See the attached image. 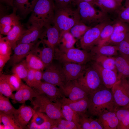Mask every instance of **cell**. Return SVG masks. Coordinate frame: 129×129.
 Returning a JSON list of instances; mask_svg holds the SVG:
<instances>
[{
    "mask_svg": "<svg viewBox=\"0 0 129 129\" xmlns=\"http://www.w3.org/2000/svg\"><path fill=\"white\" fill-rule=\"evenodd\" d=\"M16 110L11 104L9 98L0 94V113L13 115Z\"/></svg>",
    "mask_w": 129,
    "mask_h": 129,
    "instance_id": "35",
    "label": "cell"
},
{
    "mask_svg": "<svg viewBox=\"0 0 129 129\" xmlns=\"http://www.w3.org/2000/svg\"><path fill=\"white\" fill-rule=\"evenodd\" d=\"M54 25L59 30L60 33L69 31L76 24L81 22L77 9H74L71 4L60 6L55 5Z\"/></svg>",
    "mask_w": 129,
    "mask_h": 129,
    "instance_id": "3",
    "label": "cell"
},
{
    "mask_svg": "<svg viewBox=\"0 0 129 129\" xmlns=\"http://www.w3.org/2000/svg\"><path fill=\"white\" fill-rule=\"evenodd\" d=\"M117 12L118 20L129 23V0H125L124 5Z\"/></svg>",
    "mask_w": 129,
    "mask_h": 129,
    "instance_id": "41",
    "label": "cell"
},
{
    "mask_svg": "<svg viewBox=\"0 0 129 129\" xmlns=\"http://www.w3.org/2000/svg\"><path fill=\"white\" fill-rule=\"evenodd\" d=\"M59 102L68 105L78 113H85L87 112L89 100L88 97L76 101H72L64 96Z\"/></svg>",
    "mask_w": 129,
    "mask_h": 129,
    "instance_id": "25",
    "label": "cell"
},
{
    "mask_svg": "<svg viewBox=\"0 0 129 129\" xmlns=\"http://www.w3.org/2000/svg\"><path fill=\"white\" fill-rule=\"evenodd\" d=\"M33 87L37 89L40 94L45 95L51 101L55 103L64 96L59 88L44 81H41L36 84Z\"/></svg>",
    "mask_w": 129,
    "mask_h": 129,
    "instance_id": "11",
    "label": "cell"
},
{
    "mask_svg": "<svg viewBox=\"0 0 129 129\" xmlns=\"http://www.w3.org/2000/svg\"><path fill=\"white\" fill-rule=\"evenodd\" d=\"M17 10V9L14 7L11 13L0 18V34L7 35L14 26L20 23V18L16 14Z\"/></svg>",
    "mask_w": 129,
    "mask_h": 129,
    "instance_id": "20",
    "label": "cell"
},
{
    "mask_svg": "<svg viewBox=\"0 0 129 129\" xmlns=\"http://www.w3.org/2000/svg\"><path fill=\"white\" fill-rule=\"evenodd\" d=\"M114 26V24L108 23L104 27L100 33L97 45L104 44L108 40L113 32Z\"/></svg>",
    "mask_w": 129,
    "mask_h": 129,
    "instance_id": "40",
    "label": "cell"
},
{
    "mask_svg": "<svg viewBox=\"0 0 129 129\" xmlns=\"http://www.w3.org/2000/svg\"><path fill=\"white\" fill-rule=\"evenodd\" d=\"M76 41L69 31L62 32L60 33L59 47L65 49L74 48Z\"/></svg>",
    "mask_w": 129,
    "mask_h": 129,
    "instance_id": "33",
    "label": "cell"
},
{
    "mask_svg": "<svg viewBox=\"0 0 129 129\" xmlns=\"http://www.w3.org/2000/svg\"><path fill=\"white\" fill-rule=\"evenodd\" d=\"M62 70L66 82L77 80L82 76L87 68L85 64L71 62L63 64Z\"/></svg>",
    "mask_w": 129,
    "mask_h": 129,
    "instance_id": "13",
    "label": "cell"
},
{
    "mask_svg": "<svg viewBox=\"0 0 129 129\" xmlns=\"http://www.w3.org/2000/svg\"><path fill=\"white\" fill-rule=\"evenodd\" d=\"M91 66L98 71L104 85L106 88L111 89L119 81L118 73L114 71L104 68L96 62Z\"/></svg>",
    "mask_w": 129,
    "mask_h": 129,
    "instance_id": "16",
    "label": "cell"
},
{
    "mask_svg": "<svg viewBox=\"0 0 129 129\" xmlns=\"http://www.w3.org/2000/svg\"><path fill=\"white\" fill-rule=\"evenodd\" d=\"M120 80L122 86L129 96V85L127 82L126 79H124Z\"/></svg>",
    "mask_w": 129,
    "mask_h": 129,
    "instance_id": "54",
    "label": "cell"
},
{
    "mask_svg": "<svg viewBox=\"0 0 129 129\" xmlns=\"http://www.w3.org/2000/svg\"><path fill=\"white\" fill-rule=\"evenodd\" d=\"M95 55L114 56L118 54V52L117 45L108 44L97 45L90 51Z\"/></svg>",
    "mask_w": 129,
    "mask_h": 129,
    "instance_id": "27",
    "label": "cell"
},
{
    "mask_svg": "<svg viewBox=\"0 0 129 129\" xmlns=\"http://www.w3.org/2000/svg\"></svg>",
    "mask_w": 129,
    "mask_h": 129,
    "instance_id": "59",
    "label": "cell"
},
{
    "mask_svg": "<svg viewBox=\"0 0 129 129\" xmlns=\"http://www.w3.org/2000/svg\"><path fill=\"white\" fill-rule=\"evenodd\" d=\"M77 80L90 95L106 88L98 71L92 66L87 67L83 75Z\"/></svg>",
    "mask_w": 129,
    "mask_h": 129,
    "instance_id": "7",
    "label": "cell"
},
{
    "mask_svg": "<svg viewBox=\"0 0 129 129\" xmlns=\"http://www.w3.org/2000/svg\"><path fill=\"white\" fill-rule=\"evenodd\" d=\"M59 88L65 97L72 101L88 97L90 95L79 84L77 80L68 81Z\"/></svg>",
    "mask_w": 129,
    "mask_h": 129,
    "instance_id": "10",
    "label": "cell"
},
{
    "mask_svg": "<svg viewBox=\"0 0 129 129\" xmlns=\"http://www.w3.org/2000/svg\"><path fill=\"white\" fill-rule=\"evenodd\" d=\"M36 111L45 113L50 118L54 119L63 118L59 102H53L45 95H38L31 102Z\"/></svg>",
    "mask_w": 129,
    "mask_h": 129,
    "instance_id": "6",
    "label": "cell"
},
{
    "mask_svg": "<svg viewBox=\"0 0 129 129\" xmlns=\"http://www.w3.org/2000/svg\"><path fill=\"white\" fill-rule=\"evenodd\" d=\"M14 0H0V1L8 5L14 7L13 2Z\"/></svg>",
    "mask_w": 129,
    "mask_h": 129,
    "instance_id": "56",
    "label": "cell"
},
{
    "mask_svg": "<svg viewBox=\"0 0 129 129\" xmlns=\"http://www.w3.org/2000/svg\"><path fill=\"white\" fill-rule=\"evenodd\" d=\"M77 5L81 22L86 25L92 27L108 21L107 14L102 11L97 10L90 3L82 2Z\"/></svg>",
    "mask_w": 129,
    "mask_h": 129,
    "instance_id": "5",
    "label": "cell"
},
{
    "mask_svg": "<svg viewBox=\"0 0 129 129\" xmlns=\"http://www.w3.org/2000/svg\"><path fill=\"white\" fill-rule=\"evenodd\" d=\"M119 54L115 56L119 80L129 78V56Z\"/></svg>",
    "mask_w": 129,
    "mask_h": 129,
    "instance_id": "23",
    "label": "cell"
},
{
    "mask_svg": "<svg viewBox=\"0 0 129 129\" xmlns=\"http://www.w3.org/2000/svg\"><path fill=\"white\" fill-rule=\"evenodd\" d=\"M10 57L0 55V73L1 72L5 64L9 60Z\"/></svg>",
    "mask_w": 129,
    "mask_h": 129,
    "instance_id": "53",
    "label": "cell"
},
{
    "mask_svg": "<svg viewBox=\"0 0 129 129\" xmlns=\"http://www.w3.org/2000/svg\"><path fill=\"white\" fill-rule=\"evenodd\" d=\"M95 56L91 52H89L75 47L65 49L56 47L54 49V58L62 64L71 62L85 64L94 59Z\"/></svg>",
    "mask_w": 129,
    "mask_h": 129,
    "instance_id": "4",
    "label": "cell"
},
{
    "mask_svg": "<svg viewBox=\"0 0 129 129\" xmlns=\"http://www.w3.org/2000/svg\"><path fill=\"white\" fill-rule=\"evenodd\" d=\"M29 70L25 60H24L13 66L12 71L13 74L25 81Z\"/></svg>",
    "mask_w": 129,
    "mask_h": 129,
    "instance_id": "36",
    "label": "cell"
},
{
    "mask_svg": "<svg viewBox=\"0 0 129 129\" xmlns=\"http://www.w3.org/2000/svg\"><path fill=\"white\" fill-rule=\"evenodd\" d=\"M54 7L53 0H32L30 7L32 13L28 22L30 25L43 27L53 24Z\"/></svg>",
    "mask_w": 129,
    "mask_h": 129,
    "instance_id": "1",
    "label": "cell"
},
{
    "mask_svg": "<svg viewBox=\"0 0 129 129\" xmlns=\"http://www.w3.org/2000/svg\"><path fill=\"white\" fill-rule=\"evenodd\" d=\"M116 45L119 54L129 56V33L123 40Z\"/></svg>",
    "mask_w": 129,
    "mask_h": 129,
    "instance_id": "44",
    "label": "cell"
},
{
    "mask_svg": "<svg viewBox=\"0 0 129 129\" xmlns=\"http://www.w3.org/2000/svg\"><path fill=\"white\" fill-rule=\"evenodd\" d=\"M103 126L104 129H117L118 120L116 110L104 112L97 118Z\"/></svg>",
    "mask_w": 129,
    "mask_h": 129,
    "instance_id": "24",
    "label": "cell"
},
{
    "mask_svg": "<svg viewBox=\"0 0 129 129\" xmlns=\"http://www.w3.org/2000/svg\"><path fill=\"white\" fill-rule=\"evenodd\" d=\"M94 5L98 6L101 11L106 14L117 12L122 6L115 0H96Z\"/></svg>",
    "mask_w": 129,
    "mask_h": 129,
    "instance_id": "28",
    "label": "cell"
},
{
    "mask_svg": "<svg viewBox=\"0 0 129 129\" xmlns=\"http://www.w3.org/2000/svg\"><path fill=\"white\" fill-rule=\"evenodd\" d=\"M91 27L80 22L73 26L69 31L75 38L80 39L86 32Z\"/></svg>",
    "mask_w": 129,
    "mask_h": 129,
    "instance_id": "38",
    "label": "cell"
},
{
    "mask_svg": "<svg viewBox=\"0 0 129 129\" xmlns=\"http://www.w3.org/2000/svg\"><path fill=\"white\" fill-rule=\"evenodd\" d=\"M50 118L47 115L44 114L43 113L36 111L33 116L31 122H34L37 125H40Z\"/></svg>",
    "mask_w": 129,
    "mask_h": 129,
    "instance_id": "47",
    "label": "cell"
},
{
    "mask_svg": "<svg viewBox=\"0 0 129 129\" xmlns=\"http://www.w3.org/2000/svg\"><path fill=\"white\" fill-rule=\"evenodd\" d=\"M6 76L13 91H17L23 84L21 79L15 74H13L11 75H6Z\"/></svg>",
    "mask_w": 129,
    "mask_h": 129,
    "instance_id": "42",
    "label": "cell"
},
{
    "mask_svg": "<svg viewBox=\"0 0 129 129\" xmlns=\"http://www.w3.org/2000/svg\"><path fill=\"white\" fill-rule=\"evenodd\" d=\"M27 29L23 28L20 22L14 26L6 36L3 37L8 42L13 49L17 45V43Z\"/></svg>",
    "mask_w": 129,
    "mask_h": 129,
    "instance_id": "26",
    "label": "cell"
},
{
    "mask_svg": "<svg viewBox=\"0 0 129 129\" xmlns=\"http://www.w3.org/2000/svg\"><path fill=\"white\" fill-rule=\"evenodd\" d=\"M127 82L128 84L129 85V78L128 79H126Z\"/></svg>",
    "mask_w": 129,
    "mask_h": 129,
    "instance_id": "58",
    "label": "cell"
},
{
    "mask_svg": "<svg viewBox=\"0 0 129 129\" xmlns=\"http://www.w3.org/2000/svg\"><path fill=\"white\" fill-rule=\"evenodd\" d=\"M35 70L29 69L25 80L27 85L33 87L35 84Z\"/></svg>",
    "mask_w": 129,
    "mask_h": 129,
    "instance_id": "49",
    "label": "cell"
},
{
    "mask_svg": "<svg viewBox=\"0 0 129 129\" xmlns=\"http://www.w3.org/2000/svg\"><path fill=\"white\" fill-rule=\"evenodd\" d=\"M41 41L35 44L31 51V53L38 56L44 64L45 67L52 62L54 58V49L44 46L41 49L38 46Z\"/></svg>",
    "mask_w": 129,
    "mask_h": 129,
    "instance_id": "22",
    "label": "cell"
},
{
    "mask_svg": "<svg viewBox=\"0 0 129 129\" xmlns=\"http://www.w3.org/2000/svg\"><path fill=\"white\" fill-rule=\"evenodd\" d=\"M43 74V72H42V70H35V84L34 86L41 81V80L42 79Z\"/></svg>",
    "mask_w": 129,
    "mask_h": 129,
    "instance_id": "52",
    "label": "cell"
},
{
    "mask_svg": "<svg viewBox=\"0 0 129 129\" xmlns=\"http://www.w3.org/2000/svg\"><path fill=\"white\" fill-rule=\"evenodd\" d=\"M108 23V21L104 22L92 27L88 29L80 39L81 48L88 51L97 45L102 30Z\"/></svg>",
    "mask_w": 129,
    "mask_h": 129,
    "instance_id": "8",
    "label": "cell"
},
{
    "mask_svg": "<svg viewBox=\"0 0 129 129\" xmlns=\"http://www.w3.org/2000/svg\"><path fill=\"white\" fill-rule=\"evenodd\" d=\"M119 4H122V1L124 0H115Z\"/></svg>",
    "mask_w": 129,
    "mask_h": 129,
    "instance_id": "57",
    "label": "cell"
},
{
    "mask_svg": "<svg viewBox=\"0 0 129 129\" xmlns=\"http://www.w3.org/2000/svg\"><path fill=\"white\" fill-rule=\"evenodd\" d=\"M12 49L9 43L5 40L0 34V55L11 57Z\"/></svg>",
    "mask_w": 129,
    "mask_h": 129,
    "instance_id": "45",
    "label": "cell"
},
{
    "mask_svg": "<svg viewBox=\"0 0 129 129\" xmlns=\"http://www.w3.org/2000/svg\"><path fill=\"white\" fill-rule=\"evenodd\" d=\"M45 28L42 36H46L47 39L41 41L47 46L54 49L59 44L60 36V31L54 25L53 26L49 25Z\"/></svg>",
    "mask_w": 129,
    "mask_h": 129,
    "instance_id": "21",
    "label": "cell"
},
{
    "mask_svg": "<svg viewBox=\"0 0 129 129\" xmlns=\"http://www.w3.org/2000/svg\"><path fill=\"white\" fill-rule=\"evenodd\" d=\"M96 0H74V2L77 5L79 3L82 2H87L94 5Z\"/></svg>",
    "mask_w": 129,
    "mask_h": 129,
    "instance_id": "55",
    "label": "cell"
},
{
    "mask_svg": "<svg viewBox=\"0 0 129 129\" xmlns=\"http://www.w3.org/2000/svg\"><path fill=\"white\" fill-rule=\"evenodd\" d=\"M116 112L118 120L117 129H129V108H118Z\"/></svg>",
    "mask_w": 129,
    "mask_h": 129,
    "instance_id": "29",
    "label": "cell"
},
{
    "mask_svg": "<svg viewBox=\"0 0 129 129\" xmlns=\"http://www.w3.org/2000/svg\"><path fill=\"white\" fill-rule=\"evenodd\" d=\"M113 100L117 108H129V96L118 81L111 89Z\"/></svg>",
    "mask_w": 129,
    "mask_h": 129,
    "instance_id": "14",
    "label": "cell"
},
{
    "mask_svg": "<svg viewBox=\"0 0 129 129\" xmlns=\"http://www.w3.org/2000/svg\"><path fill=\"white\" fill-rule=\"evenodd\" d=\"M80 116L79 124L82 129H91L89 117L85 113H78Z\"/></svg>",
    "mask_w": 129,
    "mask_h": 129,
    "instance_id": "48",
    "label": "cell"
},
{
    "mask_svg": "<svg viewBox=\"0 0 129 129\" xmlns=\"http://www.w3.org/2000/svg\"><path fill=\"white\" fill-rule=\"evenodd\" d=\"M114 25L112 35L104 44L117 45L123 40L129 33V25L126 23L118 20Z\"/></svg>",
    "mask_w": 129,
    "mask_h": 129,
    "instance_id": "12",
    "label": "cell"
},
{
    "mask_svg": "<svg viewBox=\"0 0 129 129\" xmlns=\"http://www.w3.org/2000/svg\"><path fill=\"white\" fill-rule=\"evenodd\" d=\"M43 72L42 79L48 82L59 87L66 82L63 73L62 66L52 62L46 67Z\"/></svg>",
    "mask_w": 129,
    "mask_h": 129,
    "instance_id": "9",
    "label": "cell"
},
{
    "mask_svg": "<svg viewBox=\"0 0 129 129\" xmlns=\"http://www.w3.org/2000/svg\"><path fill=\"white\" fill-rule=\"evenodd\" d=\"M30 25L17 41V45L20 43L29 44L35 42L38 39L41 38L44 27L36 25Z\"/></svg>",
    "mask_w": 129,
    "mask_h": 129,
    "instance_id": "19",
    "label": "cell"
},
{
    "mask_svg": "<svg viewBox=\"0 0 129 129\" xmlns=\"http://www.w3.org/2000/svg\"><path fill=\"white\" fill-rule=\"evenodd\" d=\"M55 119L50 118L42 124L38 125L31 122L28 126V129H49L55 124Z\"/></svg>",
    "mask_w": 129,
    "mask_h": 129,
    "instance_id": "46",
    "label": "cell"
},
{
    "mask_svg": "<svg viewBox=\"0 0 129 129\" xmlns=\"http://www.w3.org/2000/svg\"><path fill=\"white\" fill-rule=\"evenodd\" d=\"M60 103L61 104V111L63 118L67 120L73 122L77 125L79 129H81L79 124L80 116L78 113L72 109L68 105Z\"/></svg>",
    "mask_w": 129,
    "mask_h": 129,
    "instance_id": "30",
    "label": "cell"
},
{
    "mask_svg": "<svg viewBox=\"0 0 129 129\" xmlns=\"http://www.w3.org/2000/svg\"><path fill=\"white\" fill-rule=\"evenodd\" d=\"M35 112L31 107L23 104L17 109L13 115L16 122L23 129L26 127Z\"/></svg>",
    "mask_w": 129,
    "mask_h": 129,
    "instance_id": "18",
    "label": "cell"
},
{
    "mask_svg": "<svg viewBox=\"0 0 129 129\" xmlns=\"http://www.w3.org/2000/svg\"><path fill=\"white\" fill-rule=\"evenodd\" d=\"M89 97L87 112L91 116L98 117L104 112L117 108L111 89L104 88L90 94Z\"/></svg>",
    "mask_w": 129,
    "mask_h": 129,
    "instance_id": "2",
    "label": "cell"
},
{
    "mask_svg": "<svg viewBox=\"0 0 129 129\" xmlns=\"http://www.w3.org/2000/svg\"><path fill=\"white\" fill-rule=\"evenodd\" d=\"M51 129H77L79 128L73 122L61 118L55 119V124L52 126Z\"/></svg>",
    "mask_w": 129,
    "mask_h": 129,
    "instance_id": "39",
    "label": "cell"
},
{
    "mask_svg": "<svg viewBox=\"0 0 129 129\" xmlns=\"http://www.w3.org/2000/svg\"><path fill=\"white\" fill-rule=\"evenodd\" d=\"M91 129H104L102 124L97 118L94 119L89 117Z\"/></svg>",
    "mask_w": 129,
    "mask_h": 129,
    "instance_id": "50",
    "label": "cell"
},
{
    "mask_svg": "<svg viewBox=\"0 0 129 129\" xmlns=\"http://www.w3.org/2000/svg\"><path fill=\"white\" fill-rule=\"evenodd\" d=\"M6 78V75L0 73V94L12 98L14 94Z\"/></svg>",
    "mask_w": 129,
    "mask_h": 129,
    "instance_id": "37",
    "label": "cell"
},
{
    "mask_svg": "<svg viewBox=\"0 0 129 129\" xmlns=\"http://www.w3.org/2000/svg\"><path fill=\"white\" fill-rule=\"evenodd\" d=\"M29 0H14V7L19 10L22 13L25 14L30 12L31 3Z\"/></svg>",
    "mask_w": 129,
    "mask_h": 129,
    "instance_id": "43",
    "label": "cell"
},
{
    "mask_svg": "<svg viewBox=\"0 0 129 129\" xmlns=\"http://www.w3.org/2000/svg\"><path fill=\"white\" fill-rule=\"evenodd\" d=\"M55 5H56L63 6L71 4L74 2V0H53Z\"/></svg>",
    "mask_w": 129,
    "mask_h": 129,
    "instance_id": "51",
    "label": "cell"
},
{
    "mask_svg": "<svg viewBox=\"0 0 129 129\" xmlns=\"http://www.w3.org/2000/svg\"><path fill=\"white\" fill-rule=\"evenodd\" d=\"M94 59L95 62L102 67L111 70L117 73L115 56L96 55H95Z\"/></svg>",
    "mask_w": 129,
    "mask_h": 129,
    "instance_id": "31",
    "label": "cell"
},
{
    "mask_svg": "<svg viewBox=\"0 0 129 129\" xmlns=\"http://www.w3.org/2000/svg\"><path fill=\"white\" fill-rule=\"evenodd\" d=\"M36 42L17 44L13 49V54L10 57L9 60L10 65L12 66L23 60V59L31 53Z\"/></svg>",
    "mask_w": 129,
    "mask_h": 129,
    "instance_id": "17",
    "label": "cell"
},
{
    "mask_svg": "<svg viewBox=\"0 0 129 129\" xmlns=\"http://www.w3.org/2000/svg\"><path fill=\"white\" fill-rule=\"evenodd\" d=\"M0 129H22L16 121L13 115H9L0 113Z\"/></svg>",
    "mask_w": 129,
    "mask_h": 129,
    "instance_id": "32",
    "label": "cell"
},
{
    "mask_svg": "<svg viewBox=\"0 0 129 129\" xmlns=\"http://www.w3.org/2000/svg\"><path fill=\"white\" fill-rule=\"evenodd\" d=\"M25 60L29 69L42 70L45 68L40 59L33 53L31 52L26 57Z\"/></svg>",
    "mask_w": 129,
    "mask_h": 129,
    "instance_id": "34",
    "label": "cell"
},
{
    "mask_svg": "<svg viewBox=\"0 0 129 129\" xmlns=\"http://www.w3.org/2000/svg\"><path fill=\"white\" fill-rule=\"evenodd\" d=\"M17 91L12 99L14 103H24L27 100L31 102L33 100V98L36 97L40 94L36 89L32 88L23 83Z\"/></svg>",
    "mask_w": 129,
    "mask_h": 129,
    "instance_id": "15",
    "label": "cell"
}]
</instances>
